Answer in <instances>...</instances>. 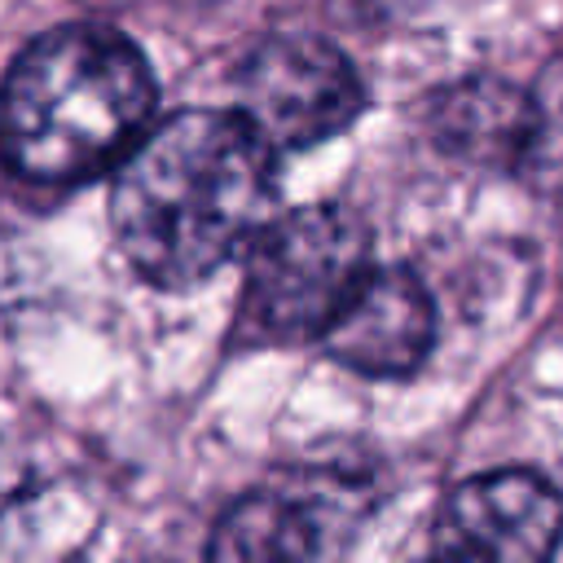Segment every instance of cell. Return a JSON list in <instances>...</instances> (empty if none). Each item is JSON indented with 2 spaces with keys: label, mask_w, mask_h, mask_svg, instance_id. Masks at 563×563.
Listing matches in <instances>:
<instances>
[{
  "label": "cell",
  "mask_w": 563,
  "mask_h": 563,
  "mask_svg": "<svg viewBox=\"0 0 563 563\" xmlns=\"http://www.w3.org/2000/svg\"><path fill=\"white\" fill-rule=\"evenodd\" d=\"M273 202V150L238 110H185L119 158L114 233L158 286H194L246 246Z\"/></svg>",
  "instance_id": "1"
},
{
  "label": "cell",
  "mask_w": 563,
  "mask_h": 563,
  "mask_svg": "<svg viewBox=\"0 0 563 563\" xmlns=\"http://www.w3.org/2000/svg\"><path fill=\"white\" fill-rule=\"evenodd\" d=\"M154 75L110 26H57L31 40L0 88V163L70 185L114 167L154 119Z\"/></svg>",
  "instance_id": "2"
},
{
  "label": "cell",
  "mask_w": 563,
  "mask_h": 563,
  "mask_svg": "<svg viewBox=\"0 0 563 563\" xmlns=\"http://www.w3.org/2000/svg\"><path fill=\"white\" fill-rule=\"evenodd\" d=\"M369 268V233L343 207H303L251 238L242 325L255 339H308Z\"/></svg>",
  "instance_id": "3"
},
{
  "label": "cell",
  "mask_w": 563,
  "mask_h": 563,
  "mask_svg": "<svg viewBox=\"0 0 563 563\" xmlns=\"http://www.w3.org/2000/svg\"><path fill=\"white\" fill-rule=\"evenodd\" d=\"M365 110L352 62L312 35L264 40L238 75V114L268 150H312Z\"/></svg>",
  "instance_id": "4"
},
{
  "label": "cell",
  "mask_w": 563,
  "mask_h": 563,
  "mask_svg": "<svg viewBox=\"0 0 563 563\" xmlns=\"http://www.w3.org/2000/svg\"><path fill=\"white\" fill-rule=\"evenodd\" d=\"M365 510V484L339 471H303L290 484L260 488L224 510L211 532V559H325L343 550Z\"/></svg>",
  "instance_id": "5"
},
{
  "label": "cell",
  "mask_w": 563,
  "mask_h": 563,
  "mask_svg": "<svg viewBox=\"0 0 563 563\" xmlns=\"http://www.w3.org/2000/svg\"><path fill=\"white\" fill-rule=\"evenodd\" d=\"M563 537V501L532 471H488L453 488L435 519L444 559L537 563Z\"/></svg>",
  "instance_id": "6"
},
{
  "label": "cell",
  "mask_w": 563,
  "mask_h": 563,
  "mask_svg": "<svg viewBox=\"0 0 563 563\" xmlns=\"http://www.w3.org/2000/svg\"><path fill=\"white\" fill-rule=\"evenodd\" d=\"M431 334H435L431 295L405 268H365V277L321 325L330 356L374 378L409 374L427 356Z\"/></svg>",
  "instance_id": "7"
},
{
  "label": "cell",
  "mask_w": 563,
  "mask_h": 563,
  "mask_svg": "<svg viewBox=\"0 0 563 563\" xmlns=\"http://www.w3.org/2000/svg\"><path fill=\"white\" fill-rule=\"evenodd\" d=\"M435 136L466 163L519 172L528 145V92L493 75L462 79L435 101Z\"/></svg>",
  "instance_id": "8"
},
{
  "label": "cell",
  "mask_w": 563,
  "mask_h": 563,
  "mask_svg": "<svg viewBox=\"0 0 563 563\" xmlns=\"http://www.w3.org/2000/svg\"><path fill=\"white\" fill-rule=\"evenodd\" d=\"M519 172L532 180L563 176V57H554L528 88V145Z\"/></svg>",
  "instance_id": "9"
}]
</instances>
